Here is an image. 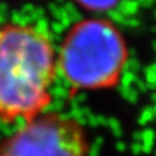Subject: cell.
Returning a JSON list of instances; mask_svg holds the SVG:
<instances>
[{
  "mask_svg": "<svg viewBox=\"0 0 156 156\" xmlns=\"http://www.w3.org/2000/svg\"><path fill=\"white\" fill-rule=\"evenodd\" d=\"M128 43L112 21L85 18L66 31L57 53V70L73 91L119 85L128 64Z\"/></svg>",
  "mask_w": 156,
  "mask_h": 156,
  "instance_id": "7a4b0ae2",
  "label": "cell"
},
{
  "mask_svg": "<svg viewBox=\"0 0 156 156\" xmlns=\"http://www.w3.org/2000/svg\"><path fill=\"white\" fill-rule=\"evenodd\" d=\"M57 53L44 29L9 22L0 27V121L26 122L47 112Z\"/></svg>",
  "mask_w": 156,
  "mask_h": 156,
  "instance_id": "6da1fadb",
  "label": "cell"
},
{
  "mask_svg": "<svg viewBox=\"0 0 156 156\" xmlns=\"http://www.w3.org/2000/svg\"><path fill=\"white\" fill-rule=\"evenodd\" d=\"M85 126L76 117L44 112L0 142V156H89Z\"/></svg>",
  "mask_w": 156,
  "mask_h": 156,
  "instance_id": "3957f363",
  "label": "cell"
},
{
  "mask_svg": "<svg viewBox=\"0 0 156 156\" xmlns=\"http://www.w3.org/2000/svg\"><path fill=\"white\" fill-rule=\"evenodd\" d=\"M121 2L122 0H74V3H77L82 9L95 14L109 12L119 7Z\"/></svg>",
  "mask_w": 156,
  "mask_h": 156,
  "instance_id": "277c9868",
  "label": "cell"
}]
</instances>
